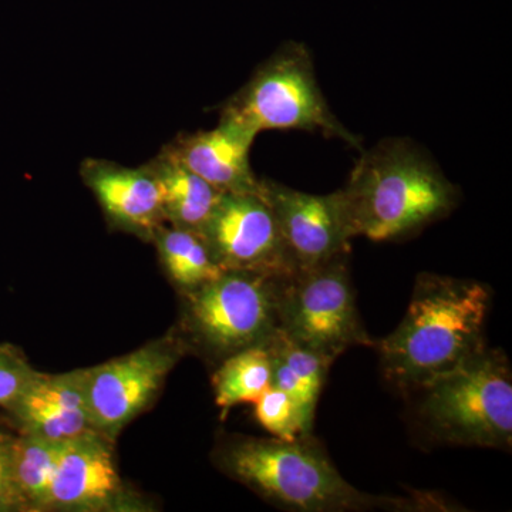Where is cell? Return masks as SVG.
Returning a JSON list of instances; mask_svg holds the SVG:
<instances>
[{"instance_id":"obj_1","label":"cell","mask_w":512,"mask_h":512,"mask_svg":"<svg viewBox=\"0 0 512 512\" xmlns=\"http://www.w3.org/2000/svg\"><path fill=\"white\" fill-rule=\"evenodd\" d=\"M491 303L483 282L421 272L402 322L375 343L384 380L407 396L476 355Z\"/></svg>"},{"instance_id":"obj_2","label":"cell","mask_w":512,"mask_h":512,"mask_svg":"<svg viewBox=\"0 0 512 512\" xmlns=\"http://www.w3.org/2000/svg\"><path fill=\"white\" fill-rule=\"evenodd\" d=\"M350 238L400 241L444 220L461 200L434 158L410 138H383L339 190Z\"/></svg>"},{"instance_id":"obj_3","label":"cell","mask_w":512,"mask_h":512,"mask_svg":"<svg viewBox=\"0 0 512 512\" xmlns=\"http://www.w3.org/2000/svg\"><path fill=\"white\" fill-rule=\"evenodd\" d=\"M215 461L229 477L282 510L409 511L440 505L360 491L343 478L313 433L295 440L228 436L215 450Z\"/></svg>"},{"instance_id":"obj_4","label":"cell","mask_w":512,"mask_h":512,"mask_svg":"<svg viewBox=\"0 0 512 512\" xmlns=\"http://www.w3.org/2000/svg\"><path fill=\"white\" fill-rule=\"evenodd\" d=\"M427 439L443 446H512V372L501 349L485 346L456 369L407 394Z\"/></svg>"},{"instance_id":"obj_5","label":"cell","mask_w":512,"mask_h":512,"mask_svg":"<svg viewBox=\"0 0 512 512\" xmlns=\"http://www.w3.org/2000/svg\"><path fill=\"white\" fill-rule=\"evenodd\" d=\"M220 120L251 136L268 130H302L339 138L362 150V140L340 123L316 79L308 47L286 42L224 104Z\"/></svg>"},{"instance_id":"obj_6","label":"cell","mask_w":512,"mask_h":512,"mask_svg":"<svg viewBox=\"0 0 512 512\" xmlns=\"http://www.w3.org/2000/svg\"><path fill=\"white\" fill-rule=\"evenodd\" d=\"M349 255L299 269L279 293V329L296 345L335 362L356 346H375L360 318Z\"/></svg>"},{"instance_id":"obj_7","label":"cell","mask_w":512,"mask_h":512,"mask_svg":"<svg viewBox=\"0 0 512 512\" xmlns=\"http://www.w3.org/2000/svg\"><path fill=\"white\" fill-rule=\"evenodd\" d=\"M284 279L225 271L187 295L185 322L192 340L222 362L239 350L266 345L279 329Z\"/></svg>"},{"instance_id":"obj_8","label":"cell","mask_w":512,"mask_h":512,"mask_svg":"<svg viewBox=\"0 0 512 512\" xmlns=\"http://www.w3.org/2000/svg\"><path fill=\"white\" fill-rule=\"evenodd\" d=\"M200 235L224 271L274 279H286L298 271L261 192H224Z\"/></svg>"},{"instance_id":"obj_9","label":"cell","mask_w":512,"mask_h":512,"mask_svg":"<svg viewBox=\"0 0 512 512\" xmlns=\"http://www.w3.org/2000/svg\"><path fill=\"white\" fill-rule=\"evenodd\" d=\"M180 357L181 346L165 339L84 369L87 407L94 429L114 439L146 409Z\"/></svg>"},{"instance_id":"obj_10","label":"cell","mask_w":512,"mask_h":512,"mask_svg":"<svg viewBox=\"0 0 512 512\" xmlns=\"http://www.w3.org/2000/svg\"><path fill=\"white\" fill-rule=\"evenodd\" d=\"M261 194L276 222L296 268L309 269L350 254V238L339 190L308 194L262 178Z\"/></svg>"},{"instance_id":"obj_11","label":"cell","mask_w":512,"mask_h":512,"mask_svg":"<svg viewBox=\"0 0 512 512\" xmlns=\"http://www.w3.org/2000/svg\"><path fill=\"white\" fill-rule=\"evenodd\" d=\"M113 439L100 431L67 441L47 495L46 510H119L123 483Z\"/></svg>"},{"instance_id":"obj_12","label":"cell","mask_w":512,"mask_h":512,"mask_svg":"<svg viewBox=\"0 0 512 512\" xmlns=\"http://www.w3.org/2000/svg\"><path fill=\"white\" fill-rule=\"evenodd\" d=\"M80 175L117 228L151 239L158 225L165 222L163 194L148 164L131 168L87 158Z\"/></svg>"},{"instance_id":"obj_13","label":"cell","mask_w":512,"mask_h":512,"mask_svg":"<svg viewBox=\"0 0 512 512\" xmlns=\"http://www.w3.org/2000/svg\"><path fill=\"white\" fill-rule=\"evenodd\" d=\"M254 136L229 121L212 130L181 134L165 150L221 192L258 194L261 180L249 164Z\"/></svg>"},{"instance_id":"obj_14","label":"cell","mask_w":512,"mask_h":512,"mask_svg":"<svg viewBox=\"0 0 512 512\" xmlns=\"http://www.w3.org/2000/svg\"><path fill=\"white\" fill-rule=\"evenodd\" d=\"M147 164L160 184L165 222L201 234L224 192L192 173L165 148Z\"/></svg>"},{"instance_id":"obj_15","label":"cell","mask_w":512,"mask_h":512,"mask_svg":"<svg viewBox=\"0 0 512 512\" xmlns=\"http://www.w3.org/2000/svg\"><path fill=\"white\" fill-rule=\"evenodd\" d=\"M151 241L156 244L168 276L185 292L208 284L225 272L212 258L200 234L163 222L151 235Z\"/></svg>"},{"instance_id":"obj_16","label":"cell","mask_w":512,"mask_h":512,"mask_svg":"<svg viewBox=\"0 0 512 512\" xmlns=\"http://www.w3.org/2000/svg\"><path fill=\"white\" fill-rule=\"evenodd\" d=\"M66 443L33 434L13 436V478L23 511L46 510L47 495Z\"/></svg>"},{"instance_id":"obj_17","label":"cell","mask_w":512,"mask_h":512,"mask_svg":"<svg viewBox=\"0 0 512 512\" xmlns=\"http://www.w3.org/2000/svg\"><path fill=\"white\" fill-rule=\"evenodd\" d=\"M271 386L272 355L268 343L228 356L212 376L215 402L221 409L254 404Z\"/></svg>"},{"instance_id":"obj_18","label":"cell","mask_w":512,"mask_h":512,"mask_svg":"<svg viewBox=\"0 0 512 512\" xmlns=\"http://www.w3.org/2000/svg\"><path fill=\"white\" fill-rule=\"evenodd\" d=\"M268 346L272 355L285 363L298 380L302 390L303 417L308 429L313 431L316 407L333 360L296 345L281 329L269 340Z\"/></svg>"},{"instance_id":"obj_19","label":"cell","mask_w":512,"mask_h":512,"mask_svg":"<svg viewBox=\"0 0 512 512\" xmlns=\"http://www.w3.org/2000/svg\"><path fill=\"white\" fill-rule=\"evenodd\" d=\"M254 406L256 420L276 439L295 440L301 434H311L298 402L278 387H269Z\"/></svg>"},{"instance_id":"obj_20","label":"cell","mask_w":512,"mask_h":512,"mask_svg":"<svg viewBox=\"0 0 512 512\" xmlns=\"http://www.w3.org/2000/svg\"><path fill=\"white\" fill-rule=\"evenodd\" d=\"M39 373L33 369L18 348L2 343L0 345V407L5 409L10 403L15 402Z\"/></svg>"},{"instance_id":"obj_21","label":"cell","mask_w":512,"mask_h":512,"mask_svg":"<svg viewBox=\"0 0 512 512\" xmlns=\"http://www.w3.org/2000/svg\"><path fill=\"white\" fill-rule=\"evenodd\" d=\"M12 434L0 429V512L23 511L13 478Z\"/></svg>"}]
</instances>
